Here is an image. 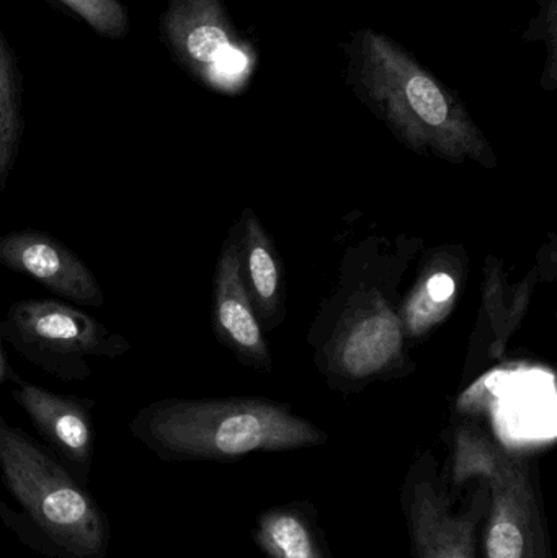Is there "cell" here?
I'll use <instances>...</instances> for the list:
<instances>
[{"mask_svg":"<svg viewBox=\"0 0 557 558\" xmlns=\"http://www.w3.org/2000/svg\"><path fill=\"white\" fill-rule=\"evenodd\" d=\"M215 324L222 341L241 356L267 366L270 354L242 278L241 251L235 244L226 245L216 268Z\"/></svg>","mask_w":557,"mask_h":558,"instance_id":"30bf717a","label":"cell"},{"mask_svg":"<svg viewBox=\"0 0 557 558\" xmlns=\"http://www.w3.org/2000/svg\"><path fill=\"white\" fill-rule=\"evenodd\" d=\"M450 497L470 481H483L489 492L484 521V558H546L545 523L532 465L491 441L476 429L455 436Z\"/></svg>","mask_w":557,"mask_h":558,"instance_id":"277c9868","label":"cell"},{"mask_svg":"<svg viewBox=\"0 0 557 558\" xmlns=\"http://www.w3.org/2000/svg\"><path fill=\"white\" fill-rule=\"evenodd\" d=\"M463 507L455 508L431 454L415 462L401 488V508L414 558H480L481 536L489 508L483 481Z\"/></svg>","mask_w":557,"mask_h":558,"instance_id":"52a82bcc","label":"cell"},{"mask_svg":"<svg viewBox=\"0 0 557 558\" xmlns=\"http://www.w3.org/2000/svg\"><path fill=\"white\" fill-rule=\"evenodd\" d=\"M0 335L26 361L69 383L90 377L92 360H114L131 350L126 338L55 299L13 302Z\"/></svg>","mask_w":557,"mask_h":558,"instance_id":"5b68a950","label":"cell"},{"mask_svg":"<svg viewBox=\"0 0 557 558\" xmlns=\"http://www.w3.org/2000/svg\"><path fill=\"white\" fill-rule=\"evenodd\" d=\"M0 265L35 279L75 304L104 305V291L90 268L68 245L46 232L23 229L0 235Z\"/></svg>","mask_w":557,"mask_h":558,"instance_id":"9c48e42d","label":"cell"},{"mask_svg":"<svg viewBox=\"0 0 557 558\" xmlns=\"http://www.w3.org/2000/svg\"><path fill=\"white\" fill-rule=\"evenodd\" d=\"M2 335H0V384L9 383L15 379L12 367H10L9 360H7L5 350H3Z\"/></svg>","mask_w":557,"mask_h":558,"instance_id":"ac0fdd59","label":"cell"},{"mask_svg":"<svg viewBox=\"0 0 557 558\" xmlns=\"http://www.w3.org/2000/svg\"><path fill=\"white\" fill-rule=\"evenodd\" d=\"M346 81L399 141L450 162L496 166V156L457 92L411 51L378 29H355L340 43Z\"/></svg>","mask_w":557,"mask_h":558,"instance_id":"6da1fadb","label":"cell"},{"mask_svg":"<svg viewBox=\"0 0 557 558\" xmlns=\"http://www.w3.org/2000/svg\"><path fill=\"white\" fill-rule=\"evenodd\" d=\"M252 537L268 558H329L310 508L301 505L270 508L258 514Z\"/></svg>","mask_w":557,"mask_h":558,"instance_id":"7c38bea8","label":"cell"},{"mask_svg":"<svg viewBox=\"0 0 557 558\" xmlns=\"http://www.w3.org/2000/svg\"><path fill=\"white\" fill-rule=\"evenodd\" d=\"M244 247L255 298L261 302L262 312L268 318L277 305L280 275L270 241L252 213L245 215Z\"/></svg>","mask_w":557,"mask_h":558,"instance_id":"9a60e30c","label":"cell"},{"mask_svg":"<svg viewBox=\"0 0 557 558\" xmlns=\"http://www.w3.org/2000/svg\"><path fill=\"white\" fill-rule=\"evenodd\" d=\"M13 383V400L48 442L49 451L87 485L94 465V400L49 392L16 376Z\"/></svg>","mask_w":557,"mask_h":558,"instance_id":"ba28073f","label":"cell"},{"mask_svg":"<svg viewBox=\"0 0 557 558\" xmlns=\"http://www.w3.org/2000/svg\"><path fill=\"white\" fill-rule=\"evenodd\" d=\"M0 474L15 498L26 544L55 558H107L111 527L87 485L23 429L0 416Z\"/></svg>","mask_w":557,"mask_h":558,"instance_id":"3957f363","label":"cell"},{"mask_svg":"<svg viewBox=\"0 0 557 558\" xmlns=\"http://www.w3.org/2000/svg\"><path fill=\"white\" fill-rule=\"evenodd\" d=\"M130 432L167 462L234 461L254 452L326 442V433L277 403L251 399H164L141 409Z\"/></svg>","mask_w":557,"mask_h":558,"instance_id":"7a4b0ae2","label":"cell"},{"mask_svg":"<svg viewBox=\"0 0 557 558\" xmlns=\"http://www.w3.org/2000/svg\"><path fill=\"white\" fill-rule=\"evenodd\" d=\"M457 281L445 271H435L417 286L405 302L404 325L412 337L427 333L453 311Z\"/></svg>","mask_w":557,"mask_h":558,"instance_id":"5bb4252c","label":"cell"},{"mask_svg":"<svg viewBox=\"0 0 557 558\" xmlns=\"http://www.w3.org/2000/svg\"><path fill=\"white\" fill-rule=\"evenodd\" d=\"M77 13L92 29L111 39H121L130 32L126 10L118 0H59Z\"/></svg>","mask_w":557,"mask_h":558,"instance_id":"e0dca14e","label":"cell"},{"mask_svg":"<svg viewBox=\"0 0 557 558\" xmlns=\"http://www.w3.org/2000/svg\"><path fill=\"white\" fill-rule=\"evenodd\" d=\"M160 35L177 64L211 90L239 94L257 72V46L239 32L225 0H167Z\"/></svg>","mask_w":557,"mask_h":558,"instance_id":"8992f818","label":"cell"},{"mask_svg":"<svg viewBox=\"0 0 557 558\" xmlns=\"http://www.w3.org/2000/svg\"><path fill=\"white\" fill-rule=\"evenodd\" d=\"M538 13L530 20L522 35L525 43H543L546 48L542 88L555 92L557 87V0H538Z\"/></svg>","mask_w":557,"mask_h":558,"instance_id":"2e32d148","label":"cell"},{"mask_svg":"<svg viewBox=\"0 0 557 558\" xmlns=\"http://www.w3.org/2000/svg\"><path fill=\"white\" fill-rule=\"evenodd\" d=\"M402 348V327L398 315L376 305L350 328L340 347V364L353 377L379 373L398 357Z\"/></svg>","mask_w":557,"mask_h":558,"instance_id":"8fae6325","label":"cell"},{"mask_svg":"<svg viewBox=\"0 0 557 558\" xmlns=\"http://www.w3.org/2000/svg\"><path fill=\"white\" fill-rule=\"evenodd\" d=\"M22 131V75L0 28V190L15 166Z\"/></svg>","mask_w":557,"mask_h":558,"instance_id":"4fadbf2b","label":"cell"}]
</instances>
